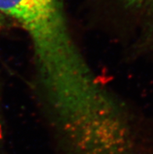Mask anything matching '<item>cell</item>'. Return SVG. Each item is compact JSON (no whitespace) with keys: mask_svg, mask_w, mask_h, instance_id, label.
Masks as SVG:
<instances>
[{"mask_svg":"<svg viewBox=\"0 0 153 154\" xmlns=\"http://www.w3.org/2000/svg\"><path fill=\"white\" fill-rule=\"evenodd\" d=\"M60 9V0H0V14L17 22L37 12Z\"/></svg>","mask_w":153,"mask_h":154,"instance_id":"obj_1","label":"cell"},{"mask_svg":"<svg viewBox=\"0 0 153 154\" xmlns=\"http://www.w3.org/2000/svg\"><path fill=\"white\" fill-rule=\"evenodd\" d=\"M5 23V20H4V16L0 14V27H2V25Z\"/></svg>","mask_w":153,"mask_h":154,"instance_id":"obj_2","label":"cell"},{"mask_svg":"<svg viewBox=\"0 0 153 154\" xmlns=\"http://www.w3.org/2000/svg\"><path fill=\"white\" fill-rule=\"evenodd\" d=\"M130 2H141L142 0H130Z\"/></svg>","mask_w":153,"mask_h":154,"instance_id":"obj_3","label":"cell"}]
</instances>
